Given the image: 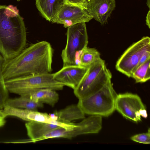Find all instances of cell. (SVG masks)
Listing matches in <instances>:
<instances>
[{
    "instance_id": "1",
    "label": "cell",
    "mask_w": 150,
    "mask_h": 150,
    "mask_svg": "<svg viewBox=\"0 0 150 150\" xmlns=\"http://www.w3.org/2000/svg\"><path fill=\"white\" fill-rule=\"evenodd\" d=\"M53 51L50 43L42 41L25 48L14 58L4 60L2 72L5 80L51 73Z\"/></svg>"
},
{
    "instance_id": "2",
    "label": "cell",
    "mask_w": 150,
    "mask_h": 150,
    "mask_svg": "<svg viewBox=\"0 0 150 150\" xmlns=\"http://www.w3.org/2000/svg\"><path fill=\"white\" fill-rule=\"evenodd\" d=\"M26 44V28L17 8L0 5V53L4 60L16 57Z\"/></svg>"
},
{
    "instance_id": "3",
    "label": "cell",
    "mask_w": 150,
    "mask_h": 150,
    "mask_svg": "<svg viewBox=\"0 0 150 150\" xmlns=\"http://www.w3.org/2000/svg\"><path fill=\"white\" fill-rule=\"evenodd\" d=\"M117 95L111 80L97 92L79 99L77 104L85 114L108 117L115 110Z\"/></svg>"
},
{
    "instance_id": "4",
    "label": "cell",
    "mask_w": 150,
    "mask_h": 150,
    "mask_svg": "<svg viewBox=\"0 0 150 150\" xmlns=\"http://www.w3.org/2000/svg\"><path fill=\"white\" fill-rule=\"evenodd\" d=\"M53 75L49 73L18 77L5 80V83L9 92L20 96H29L32 93L43 88L62 90L65 86L54 80Z\"/></svg>"
},
{
    "instance_id": "5",
    "label": "cell",
    "mask_w": 150,
    "mask_h": 150,
    "mask_svg": "<svg viewBox=\"0 0 150 150\" xmlns=\"http://www.w3.org/2000/svg\"><path fill=\"white\" fill-rule=\"evenodd\" d=\"M112 74L101 58L91 64L77 86L74 89L79 99L93 94L111 80Z\"/></svg>"
},
{
    "instance_id": "6",
    "label": "cell",
    "mask_w": 150,
    "mask_h": 150,
    "mask_svg": "<svg viewBox=\"0 0 150 150\" xmlns=\"http://www.w3.org/2000/svg\"><path fill=\"white\" fill-rule=\"evenodd\" d=\"M67 36L66 45L61 54L63 67L78 65L80 53L88 43L86 23H77L67 28Z\"/></svg>"
},
{
    "instance_id": "7",
    "label": "cell",
    "mask_w": 150,
    "mask_h": 150,
    "mask_svg": "<svg viewBox=\"0 0 150 150\" xmlns=\"http://www.w3.org/2000/svg\"><path fill=\"white\" fill-rule=\"evenodd\" d=\"M150 50V38L144 36L131 45L121 56L115 65L116 69L129 77L143 54Z\"/></svg>"
},
{
    "instance_id": "8",
    "label": "cell",
    "mask_w": 150,
    "mask_h": 150,
    "mask_svg": "<svg viewBox=\"0 0 150 150\" xmlns=\"http://www.w3.org/2000/svg\"><path fill=\"white\" fill-rule=\"evenodd\" d=\"M115 109L125 117L136 122L141 121L142 117L146 118L148 116L140 98L130 93L117 94Z\"/></svg>"
},
{
    "instance_id": "9",
    "label": "cell",
    "mask_w": 150,
    "mask_h": 150,
    "mask_svg": "<svg viewBox=\"0 0 150 150\" xmlns=\"http://www.w3.org/2000/svg\"><path fill=\"white\" fill-rule=\"evenodd\" d=\"M92 19L86 9L66 3L51 22L67 28L77 23L88 22Z\"/></svg>"
},
{
    "instance_id": "10",
    "label": "cell",
    "mask_w": 150,
    "mask_h": 150,
    "mask_svg": "<svg viewBox=\"0 0 150 150\" xmlns=\"http://www.w3.org/2000/svg\"><path fill=\"white\" fill-rule=\"evenodd\" d=\"M102 117L91 115L84 118L80 122L76 123L75 126L69 130L62 127L59 128L56 130V137L71 139L80 135L98 133L102 128Z\"/></svg>"
},
{
    "instance_id": "11",
    "label": "cell",
    "mask_w": 150,
    "mask_h": 150,
    "mask_svg": "<svg viewBox=\"0 0 150 150\" xmlns=\"http://www.w3.org/2000/svg\"><path fill=\"white\" fill-rule=\"evenodd\" d=\"M88 68L78 65L63 67L59 70L53 73V79L74 90L81 81Z\"/></svg>"
},
{
    "instance_id": "12",
    "label": "cell",
    "mask_w": 150,
    "mask_h": 150,
    "mask_svg": "<svg viewBox=\"0 0 150 150\" xmlns=\"http://www.w3.org/2000/svg\"><path fill=\"white\" fill-rule=\"evenodd\" d=\"M115 7V0H91L86 10L93 18L103 25L107 23Z\"/></svg>"
},
{
    "instance_id": "13",
    "label": "cell",
    "mask_w": 150,
    "mask_h": 150,
    "mask_svg": "<svg viewBox=\"0 0 150 150\" xmlns=\"http://www.w3.org/2000/svg\"><path fill=\"white\" fill-rule=\"evenodd\" d=\"M3 111L6 117L8 116L18 117L28 122L37 121L56 124L57 122L53 120L50 114L24 109L4 106Z\"/></svg>"
},
{
    "instance_id": "14",
    "label": "cell",
    "mask_w": 150,
    "mask_h": 150,
    "mask_svg": "<svg viewBox=\"0 0 150 150\" xmlns=\"http://www.w3.org/2000/svg\"><path fill=\"white\" fill-rule=\"evenodd\" d=\"M49 114L53 120L68 124L72 123L73 121L85 118V114L77 104L68 105Z\"/></svg>"
},
{
    "instance_id": "15",
    "label": "cell",
    "mask_w": 150,
    "mask_h": 150,
    "mask_svg": "<svg viewBox=\"0 0 150 150\" xmlns=\"http://www.w3.org/2000/svg\"><path fill=\"white\" fill-rule=\"evenodd\" d=\"M25 127L30 139L24 143H35L38 139L54 129L61 127L54 124L34 121L28 122L25 124Z\"/></svg>"
},
{
    "instance_id": "16",
    "label": "cell",
    "mask_w": 150,
    "mask_h": 150,
    "mask_svg": "<svg viewBox=\"0 0 150 150\" xmlns=\"http://www.w3.org/2000/svg\"><path fill=\"white\" fill-rule=\"evenodd\" d=\"M38 10L47 21H52L63 6L66 0H35Z\"/></svg>"
},
{
    "instance_id": "17",
    "label": "cell",
    "mask_w": 150,
    "mask_h": 150,
    "mask_svg": "<svg viewBox=\"0 0 150 150\" xmlns=\"http://www.w3.org/2000/svg\"><path fill=\"white\" fill-rule=\"evenodd\" d=\"M5 106L37 110L38 109L43 108L44 105L42 103L32 99L29 96H20L18 98H8L5 103Z\"/></svg>"
},
{
    "instance_id": "18",
    "label": "cell",
    "mask_w": 150,
    "mask_h": 150,
    "mask_svg": "<svg viewBox=\"0 0 150 150\" xmlns=\"http://www.w3.org/2000/svg\"><path fill=\"white\" fill-rule=\"evenodd\" d=\"M55 90L50 88H43L31 93L29 97L32 99L54 107L58 102L59 95Z\"/></svg>"
},
{
    "instance_id": "19",
    "label": "cell",
    "mask_w": 150,
    "mask_h": 150,
    "mask_svg": "<svg viewBox=\"0 0 150 150\" xmlns=\"http://www.w3.org/2000/svg\"><path fill=\"white\" fill-rule=\"evenodd\" d=\"M100 58V53L95 48L87 47L80 53L78 65L88 68L91 64Z\"/></svg>"
},
{
    "instance_id": "20",
    "label": "cell",
    "mask_w": 150,
    "mask_h": 150,
    "mask_svg": "<svg viewBox=\"0 0 150 150\" xmlns=\"http://www.w3.org/2000/svg\"><path fill=\"white\" fill-rule=\"evenodd\" d=\"M150 58L138 67L132 73L131 77L136 83L146 82L150 79Z\"/></svg>"
},
{
    "instance_id": "21",
    "label": "cell",
    "mask_w": 150,
    "mask_h": 150,
    "mask_svg": "<svg viewBox=\"0 0 150 150\" xmlns=\"http://www.w3.org/2000/svg\"><path fill=\"white\" fill-rule=\"evenodd\" d=\"M4 59L0 53V110H2L8 98V91L5 83L3 74V67Z\"/></svg>"
},
{
    "instance_id": "22",
    "label": "cell",
    "mask_w": 150,
    "mask_h": 150,
    "mask_svg": "<svg viewBox=\"0 0 150 150\" xmlns=\"http://www.w3.org/2000/svg\"><path fill=\"white\" fill-rule=\"evenodd\" d=\"M130 139L132 141L140 143L145 144H150V129H149L147 132L136 134L132 136Z\"/></svg>"
},
{
    "instance_id": "23",
    "label": "cell",
    "mask_w": 150,
    "mask_h": 150,
    "mask_svg": "<svg viewBox=\"0 0 150 150\" xmlns=\"http://www.w3.org/2000/svg\"><path fill=\"white\" fill-rule=\"evenodd\" d=\"M91 0H66L68 4L76 5L86 9L87 5Z\"/></svg>"
},
{
    "instance_id": "24",
    "label": "cell",
    "mask_w": 150,
    "mask_h": 150,
    "mask_svg": "<svg viewBox=\"0 0 150 150\" xmlns=\"http://www.w3.org/2000/svg\"><path fill=\"white\" fill-rule=\"evenodd\" d=\"M149 58H150V50H148L146 51L142 55L138 64L134 69L133 73L138 67Z\"/></svg>"
},
{
    "instance_id": "25",
    "label": "cell",
    "mask_w": 150,
    "mask_h": 150,
    "mask_svg": "<svg viewBox=\"0 0 150 150\" xmlns=\"http://www.w3.org/2000/svg\"><path fill=\"white\" fill-rule=\"evenodd\" d=\"M6 117L5 116L2 110H0V128L4 125L6 122Z\"/></svg>"
},
{
    "instance_id": "26",
    "label": "cell",
    "mask_w": 150,
    "mask_h": 150,
    "mask_svg": "<svg viewBox=\"0 0 150 150\" xmlns=\"http://www.w3.org/2000/svg\"><path fill=\"white\" fill-rule=\"evenodd\" d=\"M150 10L149 9L146 17V24L148 27L149 28H150Z\"/></svg>"
},
{
    "instance_id": "27",
    "label": "cell",
    "mask_w": 150,
    "mask_h": 150,
    "mask_svg": "<svg viewBox=\"0 0 150 150\" xmlns=\"http://www.w3.org/2000/svg\"><path fill=\"white\" fill-rule=\"evenodd\" d=\"M146 4L148 7L149 9H150V0H147Z\"/></svg>"
},
{
    "instance_id": "28",
    "label": "cell",
    "mask_w": 150,
    "mask_h": 150,
    "mask_svg": "<svg viewBox=\"0 0 150 150\" xmlns=\"http://www.w3.org/2000/svg\"><path fill=\"white\" fill-rule=\"evenodd\" d=\"M20 0H17V1H20Z\"/></svg>"
}]
</instances>
